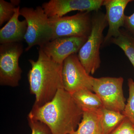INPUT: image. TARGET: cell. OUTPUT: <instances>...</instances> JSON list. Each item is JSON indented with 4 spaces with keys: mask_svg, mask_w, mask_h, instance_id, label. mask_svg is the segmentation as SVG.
Masks as SVG:
<instances>
[{
    "mask_svg": "<svg viewBox=\"0 0 134 134\" xmlns=\"http://www.w3.org/2000/svg\"><path fill=\"white\" fill-rule=\"evenodd\" d=\"M21 43L0 45V85L14 87L19 85L23 71L19 60L23 52Z\"/></svg>",
    "mask_w": 134,
    "mask_h": 134,
    "instance_id": "8992f818",
    "label": "cell"
},
{
    "mask_svg": "<svg viewBox=\"0 0 134 134\" xmlns=\"http://www.w3.org/2000/svg\"><path fill=\"white\" fill-rule=\"evenodd\" d=\"M129 97L122 113L134 124V82L132 78L128 79Z\"/></svg>",
    "mask_w": 134,
    "mask_h": 134,
    "instance_id": "ac0fdd59",
    "label": "cell"
},
{
    "mask_svg": "<svg viewBox=\"0 0 134 134\" xmlns=\"http://www.w3.org/2000/svg\"><path fill=\"white\" fill-rule=\"evenodd\" d=\"M113 43L121 48L131 62L134 69V37L126 30H120L119 34L111 40Z\"/></svg>",
    "mask_w": 134,
    "mask_h": 134,
    "instance_id": "9a60e30c",
    "label": "cell"
},
{
    "mask_svg": "<svg viewBox=\"0 0 134 134\" xmlns=\"http://www.w3.org/2000/svg\"><path fill=\"white\" fill-rule=\"evenodd\" d=\"M108 25L105 14L99 10L93 12L92 17L91 32L77 55L89 75L94 74L100 68V49L104 41L103 32Z\"/></svg>",
    "mask_w": 134,
    "mask_h": 134,
    "instance_id": "3957f363",
    "label": "cell"
},
{
    "mask_svg": "<svg viewBox=\"0 0 134 134\" xmlns=\"http://www.w3.org/2000/svg\"><path fill=\"white\" fill-rule=\"evenodd\" d=\"M28 120L31 134H52L49 128L43 122L29 117Z\"/></svg>",
    "mask_w": 134,
    "mask_h": 134,
    "instance_id": "d6986e66",
    "label": "cell"
},
{
    "mask_svg": "<svg viewBox=\"0 0 134 134\" xmlns=\"http://www.w3.org/2000/svg\"><path fill=\"white\" fill-rule=\"evenodd\" d=\"M91 12H79L70 16L49 18L52 40L63 37L88 38L92 28Z\"/></svg>",
    "mask_w": 134,
    "mask_h": 134,
    "instance_id": "5b68a950",
    "label": "cell"
},
{
    "mask_svg": "<svg viewBox=\"0 0 134 134\" xmlns=\"http://www.w3.org/2000/svg\"><path fill=\"white\" fill-rule=\"evenodd\" d=\"M9 2L4 0L0 1V26L12 18L16 9L19 6L20 1L11 0Z\"/></svg>",
    "mask_w": 134,
    "mask_h": 134,
    "instance_id": "e0dca14e",
    "label": "cell"
},
{
    "mask_svg": "<svg viewBox=\"0 0 134 134\" xmlns=\"http://www.w3.org/2000/svg\"><path fill=\"white\" fill-rule=\"evenodd\" d=\"M101 111L104 134H110L126 117L121 113L108 110L104 107L101 109Z\"/></svg>",
    "mask_w": 134,
    "mask_h": 134,
    "instance_id": "2e32d148",
    "label": "cell"
},
{
    "mask_svg": "<svg viewBox=\"0 0 134 134\" xmlns=\"http://www.w3.org/2000/svg\"><path fill=\"white\" fill-rule=\"evenodd\" d=\"M31 69L28 74L30 92L34 95V106L39 107L52 100L60 89H64L63 64L54 61L40 47L36 61L29 60Z\"/></svg>",
    "mask_w": 134,
    "mask_h": 134,
    "instance_id": "7a4b0ae2",
    "label": "cell"
},
{
    "mask_svg": "<svg viewBox=\"0 0 134 134\" xmlns=\"http://www.w3.org/2000/svg\"><path fill=\"white\" fill-rule=\"evenodd\" d=\"M123 27L127 32L134 37V12L130 16L125 15Z\"/></svg>",
    "mask_w": 134,
    "mask_h": 134,
    "instance_id": "44dd1931",
    "label": "cell"
},
{
    "mask_svg": "<svg viewBox=\"0 0 134 134\" xmlns=\"http://www.w3.org/2000/svg\"></svg>",
    "mask_w": 134,
    "mask_h": 134,
    "instance_id": "7402d4cb",
    "label": "cell"
},
{
    "mask_svg": "<svg viewBox=\"0 0 134 134\" xmlns=\"http://www.w3.org/2000/svg\"><path fill=\"white\" fill-rule=\"evenodd\" d=\"M83 114L72 94L60 89L50 102L39 107L33 106L28 117L44 123L52 134H70L76 130Z\"/></svg>",
    "mask_w": 134,
    "mask_h": 134,
    "instance_id": "6da1fadb",
    "label": "cell"
},
{
    "mask_svg": "<svg viewBox=\"0 0 134 134\" xmlns=\"http://www.w3.org/2000/svg\"><path fill=\"white\" fill-rule=\"evenodd\" d=\"M132 0H104L105 15L108 26V32L104 37L102 46L110 43L111 40L119 34L121 27H123L125 9Z\"/></svg>",
    "mask_w": 134,
    "mask_h": 134,
    "instance_id": "8fae6325",
    "label": "cell"
},
{
    "mask_svg": "<svg viewBox=\"0 0 134 134\" xmlns=\"http://www.w3.org/2000/svg\"><path fill=\"white\" fill-rule=\"evenodd\" d=\"M71 94L76 103L83 112L98 111L104 107L98 96L91 91L82 89Z\"/></svg>",
    "mask_w": 134,
    "mask_h": 134,
    "instance_id": "5bb4252c",
    "label": "cell"
},
{
    "mask_svg": "<svg viewBox=\"0 0 134 134\" xmlns=\"http://www.w3.org/2000/svg\"><path fill=\"white\" fill-rule=\"evenodd\" d=\"M20 6L16 9L14 16L0 30V43H21L24 40L27 29L25 19L19 21Z\"/></svg>",
    "mask_w": 134,
    "mask_h": 134,
    "instance_id": "7c38bea8",
    "label": "cell"
},
{
    "mask_svg": "<svg viewBox=\"0 0 134 134\" xmlns=\"http://www.w3.org/2000/svg\"><path fill=\"white\" fill-rule=\"evenodd\" d=\"M104 0H50L42 7L48 17L64 16L69 12H97L104 4Z\"/></svg>",
    "mask_w": 134,
    "mask_h": 134,
    "instance_id": "9c48e42d",
    "label": "cell"
},
{
    "mask_svg": "<svg viewBox=\"0 0 134 134\" xmlns=\"http://www.w3.org/2000/svg\"><path fill=\"white\" fill-rule=\"evenodd\" d=\"M101 109L83 112L77 129L70 134H104Z\"/></svg>",
    "mask_w": 134,
    "mask_h": 134,
    "instance_id": "4fadbf2b",
    "label": "cell"
},
{
    "mask_svg": "<svg viewBox=\"0 0 134 134\" xmlns=\"http://www.w3.org/2000/svg\"><path fill=\"white\" fill-rule=\"evenodd\" d=\"M124 79L121 77H93L92 91L100 99L104 108L122 113L126 99L122 90Z\"/></svg>",
    "mask_w": 134,
    "mask_h": 134,
    "instance_id": "52a82bcc",
    "label": "cell"
},
{
    "mask_svg": "<svg viewBox=\"0 0 134 134\" xmlns=\"http://www.w3.org/2000/svg\"><path fill=\"white\" fill-rule=\"evenodd\" d=\"M109 134H134V124L125 117L118 126Z\"/></svg>",
    "mask_w": 134,
    "mask_h": 134,
    "instance_id": "ffe728a7",
    "label": "cell"
},
{
    "mask_svg": "<svg viewBox=\"0 0 134 134\" xmlns=\"http://www.w3.org/2000/svg\"><path fill=\"white\" fill-rule=\"evenodd\" d=\"M87 38H88L63 37L53 40L42 47H40L54 61L63 64L68 57L78 53Z\"/></svg>",
    "mask_w": 134,
    "mask_h": 134,
    "instance_id": "30bf717a",
    "label": "cell"
},
{
    "mask_svg": "<svg viewBox=\"0 0 134 134\" xmlns=\"http://www.w3.org/2000/svg\"><path fill=\"white\" fill-rule=\"evenodd\" d=\"M62 77L64 90L71 94L82 89L92 91L93 77L86 72L76 54L70 55L64 61Z\"/></svg>",
    "mask_w": 134,
    "mask_h": 134,
    "instance_id": "ba28073f",
    "label": "cell"
},
{
    "mask_svg": "<svg viewBox=\"0 0 134 134\" xmlns=\"http://www.w3.org/2000/svg\"><path fill=\"white\" fill-rule=\"evenodd\" d=\"M20 15L24 18L27 24L24 39L27 45L26 52L35 46L42 47L52 40V29L49 17L42 7L38 6L35 9L22 8L20 9Z\"/></svg>",
    "mask_w": 134,
    "mask_h": 134,
    "instance_id": "277c9868",
    "label": "cell"
}]
</instances>
